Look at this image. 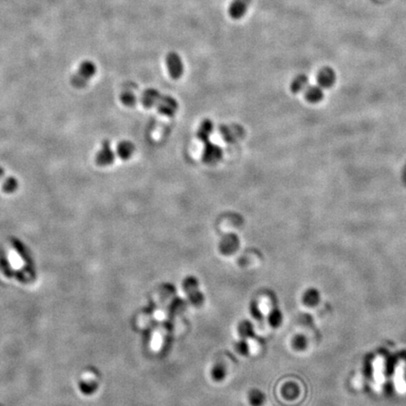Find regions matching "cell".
<instances>
[{
  "instance_id": "obj_1",
  "label": "cell",
  "mask_w": 406,
  "mask_h": 406,
  "mask_svg": "<svg viewBox=\"0 0 406 406\" xmlns=\"http://www.w3.org/2000/svg\"><path fill=\"white\" fill-rule=\"evenodd\" d=\"M97 72L95 63L91 60H84L80 63L76 73L72 75V85L77 88H85L88 80L91 79Z\"/></svg>"
},
{
  "instance_id": "obj_2",
  "label": "cell",
  "mask_w": 406,
  "mask_h": 406,
  "mask_svg": "<svg viewBox=\"0 0 406 406\" xmlns=\"http://www.w3.org/2000/svg\"><path fill=\"white\" fill-rule=\"evenodd\" d=\"M201 158L207 165H215L223 158V150L220 146L211 141H207L204 143Z\"/></svg>"
},
{
  "instance_id": "obj_3",
  "label": "cell",
  "mask_w": 406,
  "mask_h": 406,
  "mask_svg": "<svg viewBox=\"0 0 406 406\" xmlns=\"http://www.w3.org/2000/svg\"><path fill=\"white\" fill-rule=\"evenodd\" d=\"M167 71L172 79H179L183 73V62L182 57L176 52H169L166 56Z\"/></svg>"
},
{
  "instance_id": "obj_4",
  "label": "cell",
  "mask_w": 406,
  "mask_h": 406,
  "mask_svg": "<svg viewBox=\"0 0 406 406\" xmlns=\"http://www.w3.org/2000/svg\"><path fill=\"white\" fill-rule=\"evenodd\" d=\"M115 161V153L110 147L109 140H104L102 147L95 155L96 164L100 167L110 166Z\"/></svg>"
},
{
  "instance_id": "obj_5",
  "label": "cell",
  "mask_w": 406,
  "mask_h": 406,
  "mask_svg": "<svg viewBox=\"0 0 406 406\" xmlns=\"http://www.w3.org/2000/svg\"><path fill=\"white\" fill-rule=\"evenodd\" d=\"M219 132L222 135L224 140L231 144L237 142L245 135V131L243 127L237 124L231 125L223 124L219 127Z\"/></svg>"
},
{
  "instance_id": "obj_6",
  "label": "cell",
  "mask_w": 406,
  "mask_h": 406,
  "mask_svg": "<svg viewBox=\"0 0 406 406\" xmlns=\"http://www.w3.org/2000/svg\"><path fill=\"white\" fill-rule=\"evenodd\" d=\"M155 106L160 114L167 117H172L178 110L179 104L175 98H173L172 96L161 95L159 101Z\"/></svg>"
},
{
  "instance_id": "obj_7",
  "label": "cell",
  "mask_w": 406,
  "mask_h": 406,
  "mask_svg": "<svg viewBox=\"0 0 406 406\" xmlns=\"http://www.w3.org/2000/svg\"><path fill=\"white\" fill-rule=\"evenodd\" d=\"M240 247V240L234 233H228L224 235L219 243V250L224 255H231L235 253Z\"/></svg>"
},
{
  "instance_id": "obj_8",
  "label": "cell",
  "mask_w": 406,
  "mask_h": 406,
  "mask_svg": "<svg viewBox=\"0 0 406 406\" xmlns=\"http://www.w3.org/2000/svg\"><path fill=\"white\" fill-rule=\"evenodd\" d=\"M199 285H198V281L195 278L189 277L184 280L183 282V287L187 293V295L189 296L191 302L194 305L199 306L200 304L203 302V295H201V293L199 292Z\"/></svg>"
},
{
  "instance_id": "obj_9",
  "label": "cell",
  "mask_w": 406,
  "mask_h": 406,
  "mask_svg": "<svg viewBox=\"0 0 406 406\" xmlns=\"http://www.w3.org/2000/svg\"><path fill=\"white\" fill-rule=\"evenodd\" d=\"M252 0H232L229 7V15L233 20H239L247 13Z\"/></svg>"
},
{
  "instance_id": "obj_10",
  "label": "cell",
  "mask_w": 406,
  "mask_h": 406,
  "mask_svg": "<svg viewBox=\"0 0 406 406\" xmlns=\"http://www.w3.org/2000/svg\"><path fill=\"white\" fill-rule=\"evenodd\" d=\"M336 72L332 68L325 67L318 73L317 80L319 85L322 88H331L336 82Z\"/></svg>"
},
{
  "instance_id": "obj_11",
  "label": "cell",
  "mask_w": 406,
  "mask_h": 406,
  "mask_svg": "<svg viewBox=\"0 0 406 406\" xmlns=\"http://www.w3.org/2000/svg\"><path fill=\"white\" fill-rule=\"evenodd\" d=\"M160 97H161V94L157 89L147 88L144 90L141 98H140V101H141V104H143L144 107L151 108L157 104Z\"/></svg>"
},
{
  "instance_id": "obj_12",
  "label": "cell",
  "mask_w": 406,
  "mask_h": 406,
  "mask_svg": "<svg viewBox=\"0 0 406 406\" xmlns=\"http://www.w3.org/2000/svg\"><path fill=\"white\" fill-rule=\"evenodd\" d=\"M213 132H214V123L212 120L206 119L202 120V122L200 123L197 131V137L201 142L205 143L209 141V138Z\"/></svg>"
},
{
  "instance_id": "obj_13",
  "label": "cell",
  "mask_w": 406,
  "mask_h": 406,
  "mask_svg": "<svg viewBox=\"0 0 406 406\" xmlns=\"http://www.w3.org/2000/svg\"><path fill=\"white\" fill-rule=\"evenodd\" d=\"M135 151V146L129 140H122L117 146V154L120 159L128 160L131 158Z\"/></svg>"
},
{
  "instance_id": "obj_14",
  "label": "cell",
  "mask_w": 406,
  "mask_h": 406,
  "mask_svg": "<svg viewBox=\"0 0 406 406\" xmlns=\"http://www.w3.org/2000/svg\"><path fill=\"white\" fill-rule=\"evenodd\" d=\"M305 98L309 103L317 104V103L321 102L323 100L324 91L318 86H311V87L306 88Z\"/></svg>"
},
{
  "instance_id": "obj_15",
  "label": "cell",
  "mask_w": 406,
  "mask_h": 406,
  "mask_svg": "<svg viewBox=\"0 0 406 406\" xmlns=\"http://www.w3.org/2000/svg\"><path fill=\"white\" fill-rule=\"evenodd\" d=\"M309 78L306 74H298L291 83V90L293 93H299L308 88Z\"/></svg>"
},
{
  "instance_id": "obj_16",
  "label": "cell",
  "mask_w": 406,
  "mask_h": 406,
  "mask_svg": "<svg viewBox=\"0 0 406 406\" xmlns=\"http://www.w3.org/2000/svg\"><path fill=\"white\" fill-rule=\"evenodd\" d=\"M374 375H375V384L377 387H381L383 382L385 381V376H384V361L381 358L375 359L374 363Z\"/></svg>"
},
{
  "instance_id": "obj_17",
  "label": "cell",
  "mask_w": 406,
  "mask_h": 406,
  "mask_svg": "<svg viewBox=\"0 0 406 406\" xmlns=\"http://www.w3.org/2000/svg\"><path fill=\"white\" fill-rule=\"evenodd\" d=\"M18 185H19V183H18V180L16 179L15 177L8 176L7 178H5L4 181L2 182L1 187H2V190L5 193L11 194V193H13V192L17 190Z\"/></svg>"
},
{
  "instance_id": "obj_18",
  "label": "cell",
  "mask_w": 406,
  "mask_h": 406,
  "mask_svg": "<svg viewBox=\"0 0 406 406\" xmlns=\"http://www.w3.org/2000/svg\"><path fill=\"white\" fill-rule=\"evenodd\" d=\"M395 385L400 393H405L406 391V385L404 379V364H400L397 367L395 374Z\"/></svg>"
},
{
  "instance_id": "obj_19",
  "label": "cell",
  "mask_w": 406,
  "mask_h": 406,
  "mask_svg": "<svg viewBox=\"0 0 406 406\" xmlns=\"http://www.w3.org/2000/svg\"><path fill=\"white\" fill-rule=\"evenodd\" d=\"M120 102L125 106L132 107L136 104V96L132 91H123L120 97Z\"/></svg>"
},
{
  "instance_id": "obj_20",
  "label": "cell",
  "mask_w": 406,
  "mask_h": 406,
  "mask_svg": "<svg viewBox=\"0 0 406 406\" xmlns=\"http://www.w3.org/2000/svg\"><path fill=\"white\" fill-rule=\"evenodd\" d=\"M253 333V327L252 325L249 322H243L241 323L239 326V334L244 338V339H247L249 338Z\"/></svg>"
},
{
  "instance_id": "obj_21",
  "label": "cell",
  "mask_w": 406,
  "mask_h": 406,
  "mask_svg": "<svg viewBox=\"0 0 406 406\" xmlns=\"http://www.w3.org/2000/svg\"><path fill=\"white\" fill-rule=\"evenodd\" d=\"M212 375L213 378L215 379V381H221L224 379L225 375H226V370L225 367L222 366L221 364H217L214 367L213 371H212Z\"/></svg>"
},
{
  "instance_id": "obj_22",
  "label": "cell",
  "mask_w": 406,
  "mask_h": 406,
  "mask_svg": "<svg viewBox=\"0 0 406 406\" xmlns=\"http://www.w3.org/2000/svg\"><path fill=\"white\" fill-rule=\"evenodd\" d=\"M249 399L252 405L254 406H261L263 403L264 395L260 391H252L249 394Z\"/></svg>"
},
{
  "instance_id": "obj_23",
  "label": "cell",
  "mask_w": 406,
  "mask_h": 406,
  "mask_svg": "<svg viewBox=\"0 0 406 406\" xmlns=\"http://www.w3.org/2000/svg\"><path fill=\"white\" fill-rule=\"evenodd\" d=\"M280 320H281V316H280L279 311H271L269 313V322L273 327H278L280 323Z\"/></svg>"
},
{
  "instance_id": "obj_24",
  "label": "cell",
  "mask_w": 406,
  "mask_h": 406,
  "mask_svg": "<svg viewBox=\"0 0 406 406\" xmlns=\"http://www.w3.org/2000/svg\"><path fill=\"white\" fill-rule=\"evenodd\" d=\"M237 349H238V351H239L242 355H247V354L249 353V351H250V347H249V344H248V343L244 342V341H242V342H240V343H238Z\"/></svg>"
},
{
  "instance_id": "obj_25",
  "label": "cell",
  "mask_w": 406,
  "mask_h": 406,
  "mask_svg": "<svg viewBox=\"0 0 406 406\" xmlns=\"http://www.w3.org/2000/svg\"><path fill=\"white\" fill-rule=\"evenodd\" d=\"M4 174H5V170H4V168L0 167V180H1V179L4 177Z\"/></svg>"
}]
</instances>
